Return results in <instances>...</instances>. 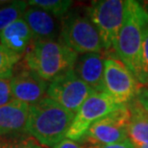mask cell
<instances>
[{
    "mask_svg": "<svg viewBox=\"0 0 148 148\" xmlns=\"http://www.w3.org/2000/svg\"><path fill=\"white\" fill-rule=\"evenodd\" d=\"M100 148H137V147H136V145L133 143V141L130 138H127V140H124L122 141H120V143L104 145L101 146Z\"/></svg>",
    "mask_w": 148,
    "mask_h": 148,
    "instance_id": "obj_22",
    "label": "cell"
},
{
    "mask_svg": "<svg viewBox=\"0 0 148 148\" xmlns=\"http://www.w3.org/2000/svg\"><path fill=\"white\" fill-rule=\"evenodd\" d=\"M93 92L95 91L83 82L71 69L50 82L47 88V97L76 114L83 103Z\"/></svg>",
    "mask_w": 148,
    "mask_h": 148,
    "instance_id": "obj_6",
    "label": "cell"
},
{
    "mask_svg": "<svg viewBox=\"0 0 148 148\" xmlns=\"http://www.w3.org/2000/svg\"><path fill=\"white\" fill-rule=\"evenodd\" d=\"M33 38V34L23 18L16 20L0 32V42L12 51L21 55L24 53Z\"/></svg>",
    "mask_w": 148,
    "mask_h": 148,
    "instance_id": "obj_14",
    "label": "cell"
},
{
    "mask_svg": "<svg viewBox=\"0 0 148 148\" xmlns=\"http://www.w3.org/2000/svg\"><path fill=\"white\" fill-rule=\"evenodd\" d=\"M73 70L77 76L95 92H106L104 81V60L98 53L78 56Z\"/></svg>",
    "mask_w": 148,
    "mask_h": 148,
    "instance_id": "obj_11",
    "label": "cell"
},
{
    "mask_svg": "<svg viewBox=\"0 0 148 148\" xmlns=\"http://www.w3.org/2000/svg\"><path fill=\"white\" fill-rule=\"evenodd\" d=\"M128 0H99L92 1L87 8V16L95 26L103 48L114 46L126 16Z\"/></svg>",
    "mask_w": 148,
    "mask_h": 148,
    "instance_id": "obj_5",
    "label": "cell"
},
{
    "mask_svg": "<svg viewBox=\"0 0 148 148\" xmlns=\"http://www.w3.org/2000/svg\"><path fill=\"white\" fill-rule=\"evenodd\" d=\"M21 55L0 44V78L13 77V70Z\"/></svg>",
    "mask_w": 148,
    "mask_h": 148,
    "instance_id": "obj_18",
    "label": "cell"
},
{
    "mask_svg": "<svg viewBox=\"0 0 148 148\" xmlns=\"http://www.w3.org/2000/svg\"><path fill=\"white\" fill-rule=\"evenodd\" d=\"M59 38L77 54H100L104 49L98 32L88 16L76 11L69 12L63 17Z\"/></svg>",
    "mask_w": 148,
    "mask_h": 148,
    "instance_id": "obj_4",
    "label": "cell"
},
{
    "mask_svg": "<svg viewBox=\"0 0 148 148\" xmlns=\"http://www.w3.org/2000/svg\"><path fill=\"white\" fill-rule=\"evenodd\" d=\"M53 148H82V146L80 145L79 143H76L75 140H69V138H64Z\"/></svg>",
    "mask_w": 148,
    "mask_h": 148,
    "instance_id": "obj_23",
    "label": "cell"
},
{
    "mask_svg": "<svg viewBox=\"0 0 148 148\" xmlns=\"http://www.w3.org/2000/svg\"><path fill=\"white\" fill-rule=\"evenodd\" d=\"M28 5L40 8L53 16L64 17L69 13L72 1L70 0H30Z\"/></svg>",
    "mask_w": 148,
    "mask_h": 148,
    "instance_id": "obj_17",
    "label": "cell"
},
{
    "mask_svg": "<svg viewBox=\"0 0 148 148\" xmlns=\"http://www.w3.org/2000/svg\"><path fill=\"white\" fill-rule=\"evenodd\" d=\"M130 111L127 105H120L116 110L95 121L82 138L98 146L120 143L129 138L128 127Z\"/></svg>",
    "mask_w": 148,
    "mask_h": 148,
    "instance_id": "obj_7",
    "label": "cell"
},
{
    "mask_svg": "<svg viewBox=\"0 0 148 148\" xmlns=\"http://www.w3.org/2000/svg\"><path fill=\"white\" fill-rule=\"evenodd\" d=\"M11 81L12 77L0 78V107L7 105L14 100L13 92H12Z\"/></svg>",
    "mask_w": 148,
    "mask_h": 148,
    "instance_id": "obj_21",
    "label": "cell"
},
{
    "mask_svg": "<svg viewBox=\"0 0 148 148\" xmlns=\"http://www.w3.org/2000/svg\"><path fill=\"white\" fill-rule=\"evenodd\" d=\"M6 148H41V146L32 136L18 135L8 141Z\"/></svg>",
    "mask_w": 148,
    "mask_h": 148,
    "instance_id": "obj_20",
    "label": "cell"
},
{
    "mask_svg": "<svg viewBox=\"0 0 148 148\" xmlns=\"http://www.w3.org/2000/svg\"><path fill=\"white\" fill-rule=\"evenodd\" d=\"M28 7L26 1H13L0 5V32L22 18Z\"/></svg>",
    "mask_w": 148,
    "mask_h": 148,
    "instance_id": "obj_16",
    "label": "cell"
},
{
    "mask_svg": "<svg viewBox=\"0 0 148 148\" xmlns=\"http://www.w3.org/2000/svg\"><path fill=\"white\" fill-rule=\"evenodd\" d=\"M30 105L14 99L0 107V136L26 131Z\"/></svg>",
    "mask_w": 148,
    "mask_h": 148,
    "instance_id": "obj_13",
    "label": "cell"
},
{
    "mask_svg": "<svg viewBox=\"0 0 148 148\" xmlns=\"http://www.w3.org/2000/svg\"><path fill=\"white\" fill-rule=\"evenodd\" d=\"M11 87L14 99L31 106L44 98L48 84L36 72L26 67L12 77Z\"/></svg>",
    "mask_w": 148,
    "mask_h": 148,
    "instance_id": "obj_10",
    "label": "cell"
},
{
    "mask_svg": "<svg viewBox=\"0 0 148 148\" xmlns=\"http://www.w3.org/2000/svg\"><path fill=\"white\" fill-rule=\"evenodd\" d=\"M33 34L34 40H58L61 34V25L55 17L37 7L27 8L22 17Z\"/></svg>",
    "mask_w": 148,
    "mask_h": 148,
    "instance_id": "obj_12",
    "label": "cell"
},
{
    "mask_svg": "<svg viewBox=\"0 0 148 148\" xmlns=\"http://www.w3.org/2000/svg\"><path fill=\"white\" fill-rule=\"evenodd\" d=\"M75 117L49 97L30 106L26 131L42 145L55 147L66 138Z\"/></svg>",
    "mask_w": 148,
    "mask_h": 148,
    "instance_id": "obj_1",
    "label": "cell"
},
{
    "mask_svg": "<svg viewBox=\"0 0 148 148\" xmlns=\"http://www.w3.org/2000/svg\"><path fill=\"white\" fill-rule=\"evenodd\" d=\"M148 23V12L138 1L128 0L124 22L114 48L119 61L138 81L141 70V45L143 28ZM140 83V82H138Z\"/></svg>",
    "mask_w": 148,
    "mask_h": 148,
    "instance_id": "obj_2",
    "label": "cell"
},
{
    "mask_svg": "<svg viewBox=\"0 0 148 148\" xmlns=\"http://www.w3.org/2000/svg\"><path fill=\"white\" fill-rule=\"evenodd\" d=\"M78 54L58 40H34L26 50V67L45 81L73 69Z\"/></svg>",
    "mask_w": 148,
    "mask_h": 148,
    "instance_id": "obj_3",
    "label": "cell"
},
{
    "mask_svg": "<svg viewBox=\"0 0 148 148\" xmlns=\"http://www.w3.org/2000/svg\"><path fill=\"white\" fill-rule=\"evenodd\" d=\"M137 148H148V144H143V145L137 146Z\"/></svg>",
    "mask_w": 148,
    "mask_h": 148,
    "instance_id": "obj_25",
    "label": "cell"
},
{
    "mask_svg": "<svg viewBox=\"0 0 148 148\" xmlns=\"http://www.w3.org/2000/svg\"><path fill=\"white\" fill-rule=\"evenodd\" d=\"M138 82L143 85L148 84V23L143 28L141 45V70Z\"/></svg>",
    "mask_w": 148,
    "mask_h": 148,
    "instance_id": "obj_19",
    "label": "cell"
},
{
    "mask_svg": "<svg viewBox=\"0 0 148 148\" xmlns=\"http://www.w3.org/2000/svg\"><path fill=\"white\" fill-rule=\"evenodd\" d=\"M106 92L119 105H126L140 90L137 78L119 60L108 57L104 60Z\"/></svg>",
    "mask_w": 148,
    "mask_h": 148,
    "instance_id": "obj_9",
    "label": "cell"
},
{
    "mask_svg": "<svg viewBox=\"0 0 148 148\" xmlns=\"http://www.w3.org/2000/svg\"><path fill=\"white\" fill-rule=\"evenodd\" d=\"M130 123L128 127L129 138L136 147L148 144V114L135 100L129 102Z\"/></svg>",
    "mask_w": 148,
    "mask_h": 148,
    "instance_id": "obj_15",
    "label": "cell"
},
{
    "mask_svg": "<svg viewBox=\"0 0 148 148\" xmlns=\"http://www.w3.org/2000/svg\"><path fill=\"white\" fill-rule=\"evenodd\" d=\"M119 106L107 92L90 94L75 114L66 138L75 141L81 140L95 121L111 114Z\"/></svg>",
    "mask_w": 148,
    "mask_h": 148,
    "instance_id": "obj_8",
    "label": "cell"
},
{
    "mask_svg": "<svg viewBox=\"0 0 148 148\" xmlns=\"http://www.w3.org/2000/svg\"><path fill=\"white\" fill-rule=\"evenodd\" d=\"M7 143L8 141L4 140V138H1V136H0V148H6L7 147Z\"/></svg>",
    "mask_w": 148,
    "mask_h": 148,
    "instance_id": "obj_24",
    "label": "cell"
}]
</instances>
